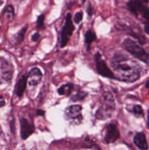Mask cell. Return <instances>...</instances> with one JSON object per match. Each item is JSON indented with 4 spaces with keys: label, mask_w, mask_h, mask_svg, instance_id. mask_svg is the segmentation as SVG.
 I'll return each instance as SVG.
<instances>
[{
    "label": "cell",
    "mask_w": 149,
    "mask_h": 150,
    "mask_svg": "<svg viewBox=\"0 0 149 150\" xmlns=\"http://www.w3.org/2000/svg\"><path fill=\"white\" fill-rule=\"evenodd\" d=\"M111 65L115 71L116 80L131 83L140 77V66L134 60L122 54H116L112 59Z\"/></svg>",
    "instance_id": "6da1fadb"
},
{
    "label": "cell",
    "mask_w": 149,
    "mask_h": 150,
    "mask_svg": "<svg viewBox=\"0 0 149 150\" xmlns=\"http://www.w3.org/2000/svg\"><path fill=\"white\" fill-rule=\"evenodd\" d=\"M129 10L144 25L145 32L149 35V8L146 0H130L127 3Z\"/></svg>",
    "instance_id": "7a4b0ae2"
},
{
    "label": "cell",
    "mask_w": 149,
    "mask_h": 150,
    "mask_svg": "<svg viewBox=\"0 0 149 150\" xmlns=\"http://www.w3.org/2000/svg\"><path fill=\"white\" fill-rule=\"evenodd\" d=\"M101 103L96 112V118L98 120H107L112 117L115 110V100L111 92L106 91L102 93Z\"/></svg>",
    "instance_id": "3957f363"
},
{
    "label": "cell",
    "mask_w": 149,
    "mask_h": 150,
    "mask_svg": "<svg viewBox=\"0 0 149 150\" xmlns=\"http://www.w3.org/2000/svg\"><path fill=\"white\" fill-rule=\"evenodd\" d=\"M123 46L133 57L149 64V54L137 42L129 38H127L123 42Z\"/></svg>",
    "instance_id": "277c9868"
},
{
    "label": "cell",
    "mask_w": 149,
    "mask_h": 150,
    "mask_svg": "<svg viewBox=\"0 0 149 150\" xmlns=\"http://www.w3.org/2000/svg\"><path fill=\"white\" fill-rule=\"evenodd\" d=\"M74 29V25H73L72 21L71 14L68 13L66 16L65 23H64V26L62 29V32H61V42H60V45H61V48H64V47L66 46L70 37L72 35Z\"/></svg>",
    "instance_id": "5b68a950"
},
{
    "label": "cell",
    "mask_w": 149,
    "mask_h": 150,
    "mask_svg": "<svg viewBox=\"0 0 149 150\" xmlns=\"http://www.w3.org/2000/svg\"><path fill=\"white\" fill-rule=\"evenodd\" d=\"M95 62H96V67L97 73L99 75L104 77L109 78V79H116L114 73L109 69V67L107 65L106 62L102 59V56L99 53H96L95 54Z\"/></svg>",
    "instance_id": "8992f818"
},
{
    "label": "cell",
    "mask_w": 149,
    "mask_h": 150,
    "mask_svg": "<svg viewBox=\"0 0 149 150\" xmlns=\"http://www.w3.org/2000/svg\"><path fill=\"white\" fill-rule=\"evenodd\" d=\"M105 136H104V140L107 144L114 143L115 141L118 140L119 138L120 134L116 125L114 124H108L105 127Z\"/></svg>",
    "instance_id": "52a82bcc"
},
{
    "label": "cell",
    "mask_w": 149,
    "mask_h": 150,
    "mask_svg": "<svg viewBox=\"0 0 149 150\" xmlns=\"http://www.w3.org/2000/svg\"><path fill=\"white\" fill-rule=\"evenodd\" d=\"M20 124V137L23 140H26L34 131V126L33 123L29 122L27 119L21 118Z\"/></svg>",
    "instance_id": "ba28073f"
},
{
    "label": "cell",
    "mask_w": 149,
    "mask_h": 150,
    "mask_svg": "<svg viewBox=\"0 0 149 150\" xmlns=\"http://www.w3.org/2000/svg\"><path fill=\"white\" fill-rule=\"evenodd\" d=\"M82 107L79 105H73L69 106L65 110V115L69 120H75L78 121L82 120Z\"/></svg>",
    "instance_id": "9c48e42d"
},
{
    "label": "cell",
    "mask_w": 149,
    "mask_h": 150,
    "mask_svg": "<svg viewBox=\"0 0 149 150\" xmlns=\"http://www.w3.org/2000/svg\"><path fill=\"white\" fill-rule=\"evenodd\" d=\"M42 74L41 70L37 67L31 69L27 76L28 83L31 86H37L39 84L42 80Z\"/></svg>",
    "instance_id": "30bf717a"
},
{
    "label": "cell",
    "mask_w": 149,
    "mask_h": 150,
    "mask_svg": "<svg viewBox=\"0 0 149 150\" xmlns=\"http://www.w3.org/2000/svg\"><path fill=\"white\" fill-rule=\"evenodd\" d=\"M1 78L5 81H10L13 77V68L10 63L6 60L3 61L1 64Z\"/></svg>",
    "instance_id": "8fae6325"
},
{
    "label": "cell",
    "mask_w": 149,
    "mask_h": 150,
    "mask_svg": "<svg viewBox=\"0 0 149 150\" xmlns=\"http://www.w3.org/2000/svg\"><path fill=\"white\" fill-rule=\"evenodd\" d=\"M27 82V76L23 75L16 83L15 87V92L18 98H21L23 96V92L26 90Z\"/></svg>",
    "instance_id": "7c38bea8"
},
{
    "label": "cell",
    "mask_w": 149,
    "mask_h": 150,
    "mask_svg": "<svg viewBox=\"0 0 149 150\" xmlns=\"http://www.w3.org/2000/svg\"><path fill=\"white\" fill-rule=\"evenodd\" d=\"M134 143L139 149L145 150L148 148L145 135L143 133H137L134 137Z\"/></svg>",
    "instance_id": "4fadbf2b"
},
{
    "label": "cell",
    "mask_w": 149,
    "mask_h": 150,
    "mask_svg": "<svg viewBox=\"0 0 149 150\" xmlns=\"http://www.w3.org/2000/svg\"><path fill=\"white\" fill-rule=\"evenodd\" d=\"M74 89V84L72 83H68L66 84L62 85L61 87L58 88V93L60 95H66L68 96L70 95L72 91Z\"/></svg>",
    "instance_id": "5bb4252c"
},
{
    "label": "cell",
    "mask_w": 149,
    "mask_h": 150,
    "mask_svg": "<svg viewBox=\"0 0 149 150\" xmlns=\"http://www.w3.org/2000/svg\"><path fill=\"white\" fill-rule=\"evenodd\" d=\"M96 39V35L94 32L91 30H88L85 34V42L87 47V51H89L91 48V44Z\"/></svg>",
    "instance_id": "9a60e30c"
},
{
    "label": "cell",
    "mask_w": 149,
    "mask_h": 150,
    "mask_svg": "<svg viewBox=\"0 0 149 150\" xmlns=\"http://www.w3.org/2000/svg\"><path fill=\"white\" fill-rule=\"evenodd\" d=\"M4 18L5 21L10 22L13 20V17H14V9L12 5H8L7 7H5L4 10Z\"/></svg>",
    "instance_id": "2e32d148"
},
{
    "label": "cell",
    "mask_w": 149,
    "mask_h": 150,
    "mask_svg": "<svg viewBox=\"0 0 149 150\" xmlns=\"http://www.w3.org/2000/svg\"><path fill=\"white\" fill-rule=\"evenodd\" d=\"M27 26H25L23 28V29H20V32H18V33L17 34V35L15 36V43L16 44V45H18V44L20 43V42L23 41V38H24V35H25V33H26V30H27Z\"/></svg>",
    "instance_id": "e0dca14e"
},
{
    "label": "cell",
    "mask_w": 149,
    "mask_h": 150,
    "mask_svg": "<svg viewBox=\"0 0 149 150\" xmlns=\"http://www.w3.org/2000/svg\"><path fill=\"white\" fill-rule=\"evenodd\" d=\"M129 111H131V113L134 114L136 117H143V110L142 108L141 105H133V107L131 108V109H128Z\"/></svg>",
    "instance_id": "ac0fdd59"
},
{
    "label": "cell",
    "mask_w": 149,
    "mask_h": 150,
    "mask_svg": "<svg viewBox=\"0 0 149 150\" xmlns=\"http://www.w3.org/2000/svg\"><path fill=\"white\" fill-rule=\"evenodd\" d=\"M87 95V92H85L83 91H78L77 93H75L71 97V100L74 102H77V101L82 100L84 99Z\"/></svg>",
    "instance_id": "d6986e66"
},
{
    "label": "cell",
    "mask_w": 149,
    "mask_h": 150,
    "mask_svg": "<svg viewBox=\"0 0 149 150\" xmlns=\"http://www.w3.org/2000/svg\"><path fill=\"white\" fill-rule=\"evenodd\" d=\"M44 19H45L44 15H40L38 17L37 21V27L38 29H42L44 26Z\"/></svg>",
    "instance_id": "ffe728a7"
},
{
    "label": "cell",
    "mask_w": 149,
    "mask_h": 150,
    "mask_svg": "<svg viewBox=\"0 0 149 150\" xmlns=\"http://www.w3.org/2000/svg\"><path fill=\"white\" fill-rule=\"evenodd\" d=\"M83 13L82 12H77L74 14V21L76 23H79L83 19Z\"/></svg>",
    "instance_id": "44dd1931"
},
{
    "label": "cell",
    "mask_w": 149,
    "mask_h": 150,
    "mask_svg": "<svg viewBox=\"0 0 149 150\" xmlns=\"http://www.w3.org/2000/svg\"><path fill=\"white\" fill-rule=\"evenodd\" d=\"M39 37H40L39 34L38 33V32H36V33H34L33 35H32V40L34 41V42L35 41H37L39 39Z\"/></svg>",
    "instance_id": "7402d4cb"
},
{
    "label": "cell",
    "mask_w": 149,
    "mask_h": 150,
    "mask_svg": "<svg viewBox=\"0 0 149 150\" xmlns=\"http://www.w3.org/2000/svg\"><path fill=\"white\" fill-rule=\"evenodd\" d=\"M44 114H45V111H42V110L38 109L37 111V116H44Z\"/></svg>",
    "instance_id": "603a6c76"
},
{
    "label": "cell",
    "mask_w": 149,
    "mask_h": 150,
    "mask_svg": "<svg viewBox=\"0 0 149 150\" xmlns=\"http://www.w3.org/2000/svg\"><path fill=\"white\" fill-rule=\"evenodd\" d=\"M87 11H88V13H89V16H91V15L92 14V8L91 7V6H89V7H88V10H87Z\"/></svg>",
    "instance_id": "cb8c5ba5"
},
{
    "label": "cell",
    "mask_w": 149,
    "mask_h": 150,
    "mask_svg": "<svg viewBox=\"0 0 149 150\" xmlns=\"http://www.w3.org/2000/svg\"><path fill=\"white\" fill-rule=\"evenodd\" d=\"M145 87L147 88L148 89V93H149V80L147 82H146V83H145Z\"/></svg>",
    "instance_id": "d4e9b609"
},
{
    "label": "cell",
    "mask_w": 149,
    "mask_h": 150,
    "mask_svg": "<svg viewBox=\"0 0 149 150\" xmlns=\"http://www.w3.org/2000/svg\"><path fill=\"white\" fill-rule=\"evenodd\" d=\"M148 127L149 129V111H148Z\"/></svg>",
    "instance_id": "484cf974"
},
{
    "label": "cell",
    "mask_w": 149,
    "mask_h": 150,
    "mask_svg": "<svg viewBox=\"0 0 149 150\" xmlns=\"http://www.w3.org/2000/svg\"><path fill=\"white\" fill-rule=\"evenodd\" d=\"M82 1H83V2H85V1H86V0H81Z\"/></svg>",
    "instance_id": "4316f807"
},
{
    "label": "cell",
    "mask_w": 149,
    "mask_h": 150,
    "mask_svg": "<svg viewBox=\"0 0 149 150\" xmlns=\"http://www.w3.org/2000/svg\"><path fill=\"white\" fill-rule=\"evenodd\" d=\"M14 1H16V0H14Z\"/></svg>",
    "instance_id": "83f0119b"
}]
</instances>
